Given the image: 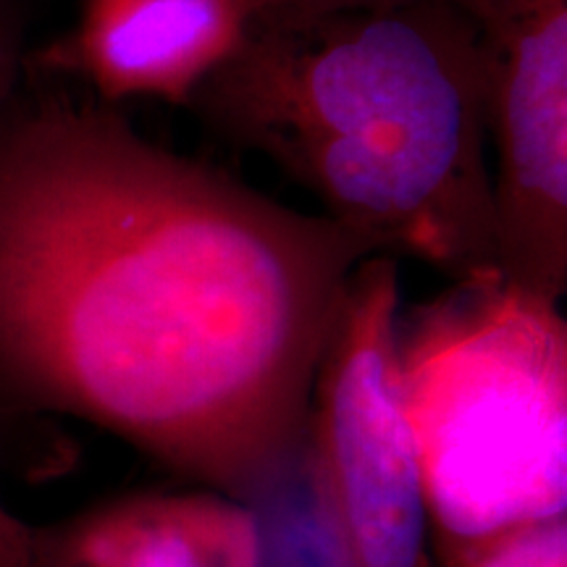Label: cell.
<instances>
[{"label":"cell","instance_id":"6da1fadb","mask_svg":"<svg viewBox=\"0 0 567 567\" xmlns=\"http://www.w3.org/2000/svg\"><path fill=\"white\" fill-rule=\"evenodd\" d=\"M368 255L113 103L17 90L0 109V410L90 423L247 505L302 444Z\"/></svg>","mask_w":567,"mask_h":567},{"label":"cell","instance_id":"7a4b0ae2","mask_svg":"<svg viewBox=\"0 0 567 567\" xmlns=\"http://www.w3.org/2000/svg\"><path fill=\"white\" fill-rule=\"evenodd\" d=\"M187 109L379 255L499 274L476 17L450 3L297 17L264 3Z\"/></svg>","mask_w":567,"mask_h":567},{"label":"cell","instance_id":"3957f363","mask_svg":"<svg viewBox=\"0 0 567 567\" xmlns=\"http://www.w3.org/2000/svg\"><path fill=\"white\" fill-rule=\"evenodd\" d=\"M396 384L431 542L567 509V323L499 274L396 316Z\"/></svg>","mask_w":567,"mask_h":567},{"label":"cell","instance_id":"277c9868","mask_svg":"<svg viewBox=\"0 0 567 567\" xmlns=\"http://www.w3.org/2000/svg\"><path fill=\"white\" fill-rule=\"evenodd\" d=\"M400 258L352 268L310 394V457L347 567H436L396 384Z\"/></svg>","mask_w":567,"mask_h":567},{"label":"cell","instance_id":"5b68a950","mask_svg":"<svg viewBox=\"0 0 567 567\" xmlns=\"http://www.w3.org/2000/svg\"><path fill=\"white\" fill-rule=\"evenodd\" d=\"M481 51L496 271L559 302L567 292V0H492Z\"/></svg>","mask_w":567,"mask_h":567},{"label":"cell","instance_id":"8992f818","mask_svg":"<svg viewBox=\"0 0 567 567\" xmlns=\"http://www.w3.org/2000/svg\"><path fill=\"white\" fill-rule=\"evenodd\" d=\"M266 0H84L80 24L38 53L45 71L80 76L105 103L163 97L187 105L243 42Z\"/></svg>","mask_w":567,"mask_h":567},{"label":"cell","instance_id":"52a82bcc","mask_svg":"<svg viewBox=\"0 0 567 567\" xmlns=\"http://www.w3.org/2000/svg\"><path fill=\"white\" fill-rule=\"evenodd\" d=\"M34 559L69 567H264L258 515L221 492H140L59 526H34Z\"/></svg>","mask_w":567,"mask_h":567},{"label":"cell","instance_id":"ba28073f","mask_svg":"<svg viewBox=\"0 0 567 567\" xmlns=\"http://www.w3.org/2000/svg\"><path fill=\"white\" fill-rule=\"evenodd\" d=\"M436 567H567V509L488 534L431 542Z\"/></svg>","mask_w":567,"mask_h":567},{"label":"cell","instance_id":"9c48e42d","mask_svg":"<svg viewBox=\"0 0 567 567\" xmlns=\"http://www.w3.org/2000/svg\"><path fill=\"white\" fill-rule=\"evenodd\" d=\"M413 3H450L471 13L481 21L486 19L492 0H266L276 11L297 13V17H318V13L334 11H358V9H396V6Z\"/></svg>","mask_w":567,"mask_h":567},{"label":"cell","instance_id":"30bf717a","mask_svg":"<svg viewBox=\"0 0 567 567\" xmlns=\"http://www.w3.org/2000/svg\"><path fill=\"white\" fill-rule=\"evenodd\" d=\"M0 567H34V526L13 515L0 496Z\"/></svg>","mask_w":567,"mask_h":567},{"label":"cell","instance_id":"8fae6325","mask_svg":"<svg viewBox=\"0 0 567 567\" xmlns=\"http://www.w3.org/2000/svg\"><path fill=\"white\" fill-rule=\"evenodd\" d=\"M0 55H24V19L17 0H0Z\"/></svg>","mask_w":567,"mask_h":567},{"label":"cell","instance_id":"7c38bea8","mask_svg":"<svg viewBox=\"0 0 567 567\" xmlns=\"http://www.w3.org/2000/svg\"><path fill=\"white\" fill-rule=\"evenodd\" d=\"M21 71H24V55H0V109L19 90Z\"/></svg>","mask_w":567,"mask_h":567},{"label":"cell","instance_id":"4fadbf2b","mask_svg":"<svg viewBox=\"0 0 567 567\" xmlns=\"http://www.w3.org/2000/svg\"><path fill=\"white\" fill-rule=\"evenodd\" d=\"M34 567H69V565H61V563H48V559H34Z\"/></svg>","mask_w":567,"mask_h":567}]
</instances>
